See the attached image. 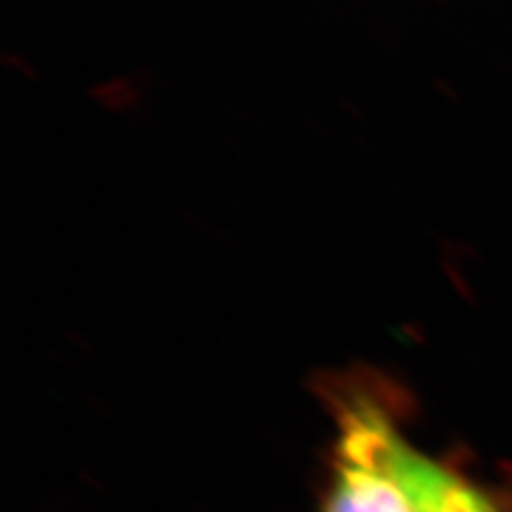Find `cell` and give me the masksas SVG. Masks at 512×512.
<instances>
[{"instance_id": "cell-1", "label": "cell", "mask_w": 512, "mask_h": 512, "mask_svg": "<svg viewBox=\"0 0 512 512\" xmlns=\"http://www.w3.org/2000/svg\"><path fill=\"white\" fill-rule=\"evenodd\" d=\"M337 448L323 512H418L406 479L408 439L373 396L339 403Z\"/></svg>"}, {"instance_id": "cell-2", "label": "cell", "mask_w": 512, "mask_h": 512, "mask_svg": "<svg viewBox=\"0 0 512 512\" xmlns=\"http://www.w3.org/2000/svg\"><path fill=\"white\" fill-rule=\"evenodd\" d=\"M406 479L418 512H498L482 491L408 444Z\"/></svg>"}]
</instances>
